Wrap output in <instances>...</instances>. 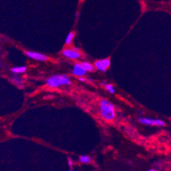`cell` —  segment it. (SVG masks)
Here are the masks:
<instances>
[{"label": "cell", "instance_id": "3957f363", "mask_svg": "<svg viewBox=\"0 0 171 171\" xmlns=\"http://www.w3.org/2000/svg\"><path fill=\"white\" fill-rule=\"evenodd\" d=\"M138 122L141 124L146 126H164L166 124L164 121L161 119H153L147 117H141L138 119Z\"/></svg>", "mask_w": 171, "mask_h": 171}, {"label": "cell", "instance_id": "7c38bea8", "mask_svg": "<svg viewBox=\"0 0 171 171\" xmlns=\"http://www.w3.org/2000/svg\"><path fill=\"white\" fill-rule=\"evenodd\" d=\"M105 87L106 89L108 91L110 92L111 93H115V88L112 84H106L105 85Z\"/></svg>", "mask_w": 171, "mask_h": 171}, {"label": "cell", "instance_id": "7a4b0ae2", "mask_svg": "<svg viewBox=\"0 0 171 171\" xmlns=\"http://www.w3.org/2000/svg\"><path fill=\"white\" fill-rule=\"evenodd\" d=\"M71 80L68 76L65 74H57L50 77L47 80V84L50 87H58L61 85H69Z\"/></svg>", "mask_w": 171, "mask_h": 171}, {"label": "cell", "instance_id": "ba28073f", "mask_svg": "<svg viewBox=\"0 0 171 171\" xmlns=\"http://www.w3.org/2000/svg\"><path fill=\"white\" fill-rule=\"evenodd\" d=\"M81 65L87 72H93L94 70V67L91 63L88 62H83L81 63Z\"/></svg>", "mask_w": 171, "mask_h": 171}, {"label": "cell", "instance_id": "5b68a950", "mask_svg": "<svg viewBox=\"0 0 171 171\" xmlns=\"http://www.w3.org/2000/svg\"><path fill=\"white\" fill-rule=\"evenodd\" d=\"M25 54L27 56L30 58L34 59L37 61H45L47 60V57L46 55L42 54V53H37V52H32V51H25Z\"/></svg>", "mask_w": 171, "mask_h": 171}, {"label": "cell", "instance_id": "2e32d148", "mask_svg": "<svg viewBox=\"0 0 171 171\" xmlns=\"http://www.w3.org/2000/svg\"><path fill=\"white\" fill-rule=\"evenodd\" d=\"M100 84H101V85L105 86V85H106V82H105V81H102V82H101V83H100Z\"/></svg>", "mask_w": 171, "mask_h": 171}, {"label": "cell", "instance_id": "6da1fadb", "mask_svg": "<svg viewBox=\"0 0 171 171\" xmlns=\"http://www.w3.org/2000/svg\"><path fill=\"white\" fill-rule=\"evenodd\" d=\"M100 112L101 116L106 120L111 121L115 117L114 105L107 100H102L100 102Z\"/></svg>", "mask_w": 171, "mask_h": 171}, {"label": "cell", "instance_id": "5bb4252c", "mask_svg": "<svg viewBox=\"0 0 171 171\" xmlns=\"http://www.w3.org/2000/svg\"><path fill=\"white\" fill-rule=\"evenodd\" d=\"M79 80H80V81H82V82H84V81H85L86 80V79L84 78H83V77H82V76H80V78H79Z\"/></svg>", "mask_w": 171, "mask_h": 171}, {"label": "cell", "instance_id": "8992f818", "mask_svg": "<svg viewBox=\"0 0 171 171\" xmlns=\"http://www.w3.org/2000/svg\"><path fill=\"white\" fill-rule=\"evenodd\" d=\"M63 56L69 59H78L80 57V53L78 51L71 49H66L62 52Z\"/></svg>", "mask_w": 171, "mask_h": 171}, {"label": "cell", "instance_id": "52a82bcc", "mask_svg": "<svg viewBox=\"0 0 171 171\" xmlns=\"http://www.w3.org/2000/svg\"><path fill=\"white\" fill-rule=\"evenodd\" d=\"M86 72H87V71L84 70L81 64L76 63V64L74 65V69H73V71H72V74H74V75L82 76L86 74Z\"/></svg>", "mask_w": 171, "mask_h": 171}, {"label": "cell", "instance_id": "8fae6325", "mask_svg": "<svg viewBox=\"0 0 171 171\" xmlns=\"http://www.w3.org/2000/svg\"><path fill=\"white\" fill-rule=\"evenodd\" d=\"M80 162L82 163H84V164H87L91 162V158L87 155H82L80 157Z\"/></svg>", "mask_w": 171, "mask_h": 171}, {"label": "cell", "instance_id": "4fadbf2b", "mask_svg": "<svg viewBox=\"0 0 171 171\" xmlns=\"http://www.w3.org/2000/svg\"><path fill=\"white\" fill-rule=\"evenodd\" d=\"M14 79H13V80H14V82H16V83L18 84H21V82H22V80H21L20 78H19V77H17V76H16V74H14Z\"/></svg>", "mask_w": 171, "mask_h": 171}, {"label": "cell", "instance_id": "9a60e30c", "mask_svg": "<svg viewBox=\"0 0 171 171\" xmlns=\"http://www.w3.org/2000/svg\"><path fill=\"white\" fill-rule=\"evenodd\" d=\"M68 164H69V166H70V167H72V161H71L70 159H69Z\"/></svg>", "mask_w": 171, "mask_h": 171}, {"label": "cell", "instance_id": "30bf717a", "mask_svg": "<svg viewBox=\"0 0 171 171\" xmlns=\"http://www.w3.org/2000/svg\"><path fill=\"white\" fill-rule=\"evenodd\" d=\"M74 32H70V34L67 36L66 38V45H70L72 43L73 39H74Z\"/></svg>", "mask_w": 171, "mask_h": 171}, {"label": "cell", "instance_id": "e0dca14e", "mask_svg": "<svg viewBox=\"0 0 171 171\" xmlns=\"http://www.w3.org/2000/svg\"><path fill=\"white\" fill-rule=\"evenodd\" d=\"M156 170H155V169H150V170H149V171H155Z\"/></svg>", "mask_w": 171, "mask_h": 171}, {"label": "cell", "instance_id": "9c48e42d", "mask_svg": "<svg viewBox=\"0 0 171 171\" xmlns=\"http://www.w3.org/2000/svg\"><path fill=\"white\" fill-rule=\"evenodd\" d=\"M12 72H14V74H20V73H23L25 72L26 68L25 66L21 67H15V68H12Z\"/></svg>", "mask_w": 171, "mask_h": 171}, {"label": "cell", "instance_id": "277c9868", "mask_svg": "<svg viewBox=\"0 0 171 171\" xmlns=\"http://www.w3.org/2000/svg\"><path fill=\"white\" fill-rule=\"evenodd\" d=\"M111 61L109 59H104L102 60H98L95 61V66L98 70L102 71V72H106L107 69L110 67Z\"/></svg>", "mask_w": 171, "mask_h": 171}]
</instances>
